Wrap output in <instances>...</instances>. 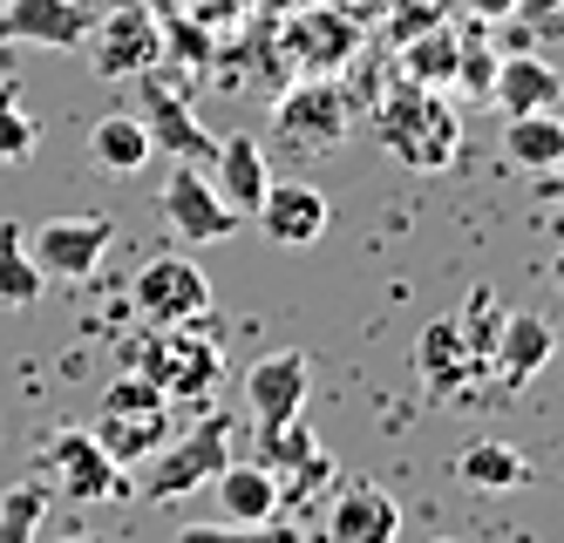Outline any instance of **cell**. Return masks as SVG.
Masks as SVG:
<instances>
[{
    "label": "cell",
    "mask_w": 564,
    "mask_h": 543,
    "mask_svg": "<svg viewBox=\"0 0 564 543\" xmlns=\"http://www.w3.org/2000/svg\"><path fill=\"white\" fill-rule=\"evenodd\" d=\"M225 463H231V435H225V422H197L184 442L156 448V463H150V496H156V503H184V496H197Z\"/></svg>",
    "instance_id": "obj_5"
},
{
    "label": "cell",
    "mask_w": 564,
    "mask_h": 543,
    "mask_svg": "<svg viewBox=\"0 0 564 543\" xmlns=\"http://www.w3.org/2000/svg\"><path fill=\"white\" fill-rule=\"evenodd\" d=\"M456 482H469V489H531V463L510 448V442H497V435H482V442H469L463 455H456Z\"/></svg>",
    "instance_id": "obj_23"
},
{
    "label": "cell",
    "mask_w": 564,
    "mask_h": 543,
    "mask_svg": "<svg viewBox=\"0 0 564 543\" xmlns=\"http://www.w3.org/2000/svg\"><path fill=\"white\" fill-rule=\"evenodd\" d=\"M164 422H171V394L156 388L150 373H123V381H109L96 442L109 448L116 469H130V463H150V455L164 448Z\"/></svg>",
    "instance_id": "obj_1"
},
{
    "label": "cell",
    "mask_w": 564,
    "mask_h": 543,
    "mask_svg": "<svg viewBox=\"0 0 564 543\" xmlns=\"http://www.w3.org/2000/svg\"><path fill=\"white\" fill-rule=\"evenodd\" d=\"M435 543H456V536H435Z\"/></svg>",
    "instance_id": "obj_35"
},
{
    "label": "cell",
    "mask_w": 564,
    "mask_h": 543,
    "mask_svg": "<svg viewBox=\"0 0 564 543\" xmlns=\"http://www.w3.org/2000/svg\"><path fill=\"white\" fill-rule=\"evenodd\" d=\"M538 197H551V204H564V163H557V171H538Z\"/></svg>",
    "instance_id": "obj_32"
},
{
    "label": "cell",
    "mask_w": 564,
    "mask_h": 543,
    "mask_svg": "<svg viewBox=\"0 0 564 543\" xmlns=\"http://www.w3.org/2000/svg\"><path fill=\"white\" fill-rule=\"evenodd\" d=\"M48 523V489L42 482H14L0 496V543H34Z\"/></svg>",
    "instance_id": "obj_26"
},
{
    "label": "cell",
    "mask_w": 564,
    "mask_h": 543,
    "mask_svg": "<svg viewBox=\"0 0 564 543\" xmlns=\"http://www.w3.org/2000/svg\"><path fill=\"white\" fill-rule=\"evenodd\" d=\"M130 300L150 326H184V319H205L212 313V279L197 272L184 252H164V259H143L137 279H130Z\"/></svg>",
    "instance_id": "obj_3"
},
{
    "label": "cell",
    "mask_w": 564,
    "mask_h": 543,
    "mask_svg": "<svg viewBox=\"0 0 564 543\" xmlns=\"http://www.w3.org/2000/svg\"><path fill=\"white\" fill-rule=\"evenodd\" d=\"M150 156H156V143L143 130V116H102L89 130V163L102 177H137Z\"/></svg>",
    "instance_id": "obj_21"
},
{
    "label": "cell",
    "mask_w": 564,
    "mask_h": 543,
    "mask_svg": "<svg viewBox=\"0 0 564 543\" xmlns=\"http://www.w3.org/2000/svg\"><path fill=\"white\" fill-rule=\"evenodd\" d=\"M42 143V122H34L14 96H0V163H28Z\"/></svg>",
    "instance_id": "obj_28"
},
{
    "label": "cell",
    "mask_w": 564,
    "mask_h": 543,
    "mask_svg": "<svg viewBox=\"0 0 564 543\" xmlns=\"http://www.w3.org/2000/svg\"><path fill=\"white\" fill-rule=\"evenodd\" d=\"M551 354H557V333H551L538 313H510V319L497 326V347H490V360H497V373H503V388H523Z\"/></svg>",
    "instance_id": "obj_19"
},
{
    "label": "cell",
    "mask_w": 564,
    "mask_h": 543,
    "mask_svg": "<svg viewBox=\"0 0 564 543\" xmlns=\"http://www.w3.org/2000/svg\"><path fill=\"white\" fill-rule=\"evenodd\" d=\"M96 8L89 0H0V41H28V48H89Z\"/></svg>",
    "instance_id": "obj_9"
},
{
    "label": "cell",
    "mask_w": 564,
    "mask_h": 543,
    "mask_svg": "<svg viewBox=\"0 0 564 543\" xmlns=\"http://www.w3.org/2000/svg\"><path fill=\"white\" fill-rule=\"evenodd\" d=\"M306 373H313V360H306V354H265V360L246 373V408H252V422H259V428L300 422Z\"/></svg>",
    "instance_id": "obj_12"
},
{
    "label": "cell",
    "mask_w": 564,
    "mask_h": 543,
    "mask_svg": "<svg viewBox=\"0 0 564 543\" xmlns=\"http://www.w3.org/2000/svg\"><path fill=\"white\" fill-rule=\"evenodd\" d=\"M212 163H218V177H212V184H218V197L231 204L238 218H252V211H259V197H265V184H272L259 137H246V130H238V137H225Z\"/></svg>",
    "instance_id": "obj_18"
},
{
    "label": "cell",
    "mask_w": 564,
    "mask_h": 543,
    "mask_svg": "<svg viewBox=\"0 0 564 543\" xmlns=\"http://www.w3.org/2000/svg\"><path fill=\"white\" fill-rule=\"evenodd\" d=\"M42 455H48L55 489L75 496V503H116V496H130L123 489V469L109 463V448L96 435H83V428H55Z\"/></svg>",
    "instance_id": "obj_8"
},
{
    "label": "cell",
    "mask_w": 564,
    "mask_h": 543,
    "mask_svg": "<svg viewBox=\"0 0 564 543\" xmlns=\"http://www.w3.org/2000/svg\"><path fill=\"white\" fill-rule=\"evenodd\" d=\"M503 156L517 171H557L564 163V116L557 109H531V116H503Z\"/></svg>",
    "instance_id": "obj_20"
},
{
    "label": "cell",
    "mask_w": 564,
    "mask_h": 543,
    "mask_svg": "<svg viewBox=\"0 0 564 543\" xmlns=\"http://www.w3.org/2000/svg\"><path fill=\"white\" fill-rule=\"evenodd\" d=\"M42 265L28 252V231L14 218H0V306H34L42 300Z\"/></svg>",
    "instance_id": "obj_24"
},
{
    "label": "cell",
    "mask_w": 564,
    "mask_h": 543,
    "mask_svg": "<svg viewBox=\"0 0 564 543\" xmlns=\"http://www.w3.org/2000/svg\"><path fill=\"white\" fill-rule=\"evenodd\" d=\"M34 543H109V536H34Z\"/></svg>",
    "instance_id": "obj_33"
},
{
    "label": "cell",
    "mask_w": 564,
    "mask_h": 543,
    "mask_svg": "<svg viewBox=\"0 0 564 543\" xmlns=\"http://www.w3.org/2000/svg\"><path fill=\"white\" fill-rule=\"evenodd\" d=\"M456 82H463V96H490V82H497V55L463 48V62H456Z\"/></svg>",
    "instance_id": "obj_29"
},
{
    "label": "cell",
    "mask_w": 564,
    "mask_h": 543,
    "mask_svg": "<svg viewBox=\"0 0 564 543\" xmlns=\"http://www.w3.org/2000/svg\"><path fill=\"white\" fill-rule=\"evenodd\" d=\"M456 62H463V41H456L449 28H435V34H415V41H409L401 75H409L415 89H429V82H456Z\"/></svg>",
    "instance_id": "obj_25"
},
{
    "label": "cell",
    "mask_w": 564,
    "mask_h": 543,
    "mask_svg": "<svg viewBox=\"0 0 564 543\" xmlns=\"http://www.w3.org/2000/svg\"><path fill=\"white\" fill-rule=\"evenodd\" d=\"M551 279H557V285H564V245H557V259H551Z\"/></svg>",
    "instance_id": "obj_34"
},
{
    "label": "cell",
    "mask_w": 564,
    "mask_h": 543,
    "mask_svg": "<svg viewBox=\"0 0 564 543\" xmlns=\"http://www.w3.org/2000/svg\"><path fill=\"white\" fill-rule=\"evenodd\" d=\"M517 14H523V21H557L564 0H517Z\"/></svg>",
    "instance_id": "obj_31"
},
{
    "label": "cell",
    "mask_w": 564,
    "mask_h": 543,
    "mask_svg": "<svg viewBox=\"0 0 564 543\" xmlns=\"http://www.w3.org/2000/svg\"><path fill=\"white\" fill-rule=\"evenodd\" d=\"M415 360H422V381H429V394H456V381H469V367H476L482 354L469 347V333H463L456 319H435V326L422 333Z\"/></svg>",
    "instance_id": "obj_22"
},
{
    "label": "cell",
    "mask_w": 564,
    "mask_h": 543,
    "mask_svg": "<svg viewBox=\"0 0 564 543\" xmlns=\"http://www.w3.org/2000/svg\"><path fill=\"white\" fill-rule=\"evenodd\" d=\"M89 48H96V68L109 82H137V75H150L156 62H164V28L150 21V8H137V0H130V8L96 14Z\"/></svg>",
    "instance_id": "obj_7"
},
{
    "label": "cell",
    "mask_w": 564,
    "mask_h": 543,
    "mask_svg": "<svg viewBox=\"0 0 564 543\" xmlns=\"http://www.w3.org/2000/svg\"><path fill=\"white\" fill-rule=\"evenodd\" d=\"M143 82V130H150V143H164V156H184V163H212L218 156V137H205L197 130V116H191V102L177 96V89H164V82H150V75H137Z\"/></svg>",
    "instance_id": "obj_13"
},
{
    "label": "cell",
    "mask_w": 564,
    "mask_h": 543,
    "mask_svg": "<svg viewBox=\"0 0 564 543\" xmlns=\"http://www.w3.org/2000/svg\"><path fill=\"white\" fill-rule=\"evenodd\" d=\"M177 543H300L293 523H184Z\"/></svg>",
    "instance_id": "obj_27"
},
{
    "label": "cell",
    "mask_w": 564,
    "mask_h": 543,
    "mask_svg": "<svg viewBox=\"0 0 564 543\" xmlns=\"http://www.w3.org/2000/svg\"><path fill=\"white\" fill-rule=\"evenodd\" d=\"M252 218L265 225L272 245H313V238H327L334 204H327V191H319V184H265V197H259Z\"/></svg>",
    "instance_id": "obj_11"
},
{
    "label": "cell",
    "mask_w": 564,
    "mask_h": 543,
    "mask_svg": "<svg viewBox=\"0 0 564 543\" xmlns=\"http://www.w3.org/2000/svg\"><path fill=\"white\" fill-rule=\"evenodd\" d=\"M381 143L409 163V171H449L463 130H456V109H449V102L409 82V96L381 109Z\"/></svg>",
    "instance_id": "obj_2"
},
{
    "label": "cell",
    "mask_w": 564,
    "mask_h": 543,
    "mask_svg": "<svg viewBox=\"0 0 564 543\" xmlns=\"http://www.w3.org/2000/svg\"><path fill=\"white\" fill-rule=\"evenodd\" d=\"M401 536V503L375 482H354L327 510V543H394Z\"/></svg>",
    "instance_id": "obj_15"
},
{
    "label": "cell",
    "mask_w": 564,
    "mask_h": 543,
    "mask_svg": "<svg viewBox=\"0 0 564 543\" xmlns=\"http://www.w3.org/2000/svg\"><path fill=\"white\" fill-rule=\"evenodd\" d=\"M279 143H293V150H327L347 137V96L327 89V82H300V89L279 102Z\"/></svg>",
    "instance_id": "obj_10"
},
{
    "label": "cell",
    "mask_w": 564,
    "mask_h": 543,
    "mask_svg": "<svg viewBox=\"0 0 564 543\" xmlns=\"http://www.w3.org/2000/svg\"><path fill=\"white\" fill-rule=\"evenodd\" d=\"M116 245V218H102V211H83V218H48L42 231L28 238V252H34V265H42V279H62V285H83L96 265H102V252Z\"/></svg>",
    "instance_id": "obj_4"
},
{
    "label": "cell",
    "mask_w": 564,
    "mask_h": 543,
    "mask_svg": "<svg viewBox=\"0 0 564 543\" xmlns=\"http://www.w3.org/2000/svg\"><path fill=\"white\" fill-rule=\"evenodd\" d=\"M205 489L218 496V523H272L279 503H286V489L265 463H225Z\"/></svg>",
    "instance_id": "obj_16"
},
{
    "label": "cell",
    "mask_w": 564,
    "mask_h": 543,
    "mask_svg": "<svg viewBox=\"0 0 564 543\" xmlns=\"http://www.w3.org/2000/svg\"><path fill=\"white\" fill-rule=\"evenodd\" d=\"M463 8H469L476 21H510V14H517V0H463Z\"/></svg>",
    "instance_id": "obj_30"
},
{
    "label": "cell",
    "mask_w": 564,
    "mask_h": 543,
    "mask_svg": "<svg viewBox=\"0 0 564 543\" xmlns=\"http://www.w3.org/2000/svg\"><path fill=\"white\" fill-rule=\"evenodd\" d=\"M156 211H164V225L184 238V245H218L238 231V211L218 197V184L197 171V163H177V171L164 177V197H156Z\"/></svg>",
    "instance_id": "obj_6"
},
{
    "label": "cell",
    "mask_w": 564,
    "mask_h": 543,
    "mask_svg": "<svg viewBox=\"0 0 564 543\" xmlns=\"http://www.w3.org/2000/svg\"><path fill=\"white\" fill-rule=\"evenodd\" d=\"M150 381L156 388H177V394H205L212 381H218V347L205 340V333H197V319H184V326H164V347L150 354Z\"/></svg>",
    "instance_id": "obj_14"
},
{
    "label": "cell",
    "mask_w": 564,
    "mask_h": 543,
    "mask_svg": "<svg viewBox=\"0 0 564 543\" xmlns=\"http://www.w3.org/2000/svg\"><path fill=\"white\" fill-rule=\"evenodd\" d=\"M490 96L503 116H531V109H557L564 102V75L544 62V55H503L497 62V82Z\"/></svg>",
    "instance_id": "obj_17"
}]
</instances>
